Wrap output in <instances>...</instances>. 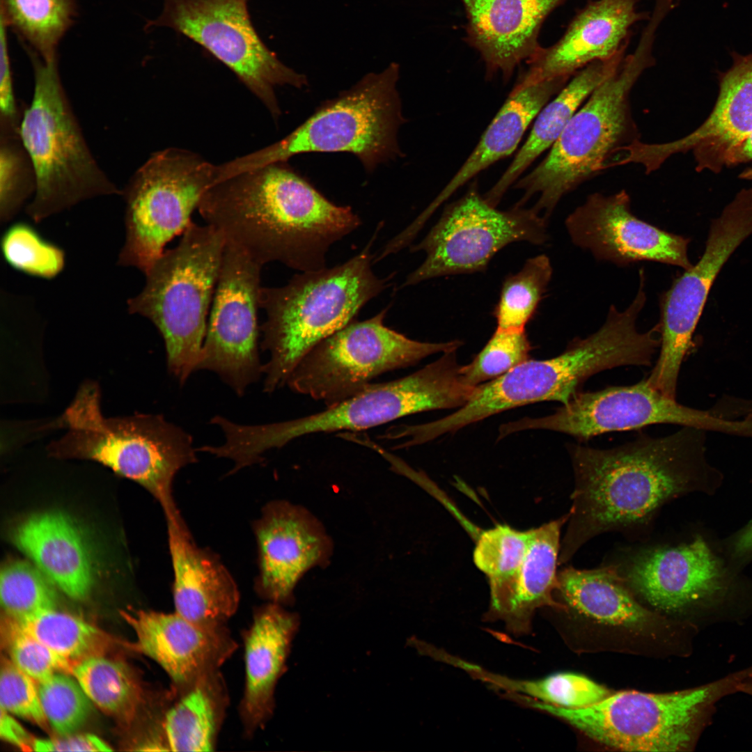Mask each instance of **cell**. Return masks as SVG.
<instances>
[{"mask_svg": "<svg viewBox=\"0 0 752 752\" xmlns=\"http://www.w3.org/2000/svg\"><path fill=\"white\" fill-rule=\"evenodd\" d=\"M706 432L682 427L665 437L643 435L611 448L570 446L572 504L558 563H567L604 533H645L661 508L675 499L715 494L723 475L707 460Z\"/></svg>", "mask_w": 752, "mask_h": 752, "instance_id": "6da1fadb", "label": "cell"}, {"mask_svg": "<svg viewBox=\"0 0 752 752\" xmlns=\"http://www.w3.org/2000/svg\"><path fill=\"white\" fill-rule=\"evenodd\" d=\"M226 242L264 265L279 262L301 272L326 267L329 247L361 224L284 162L214 182L197 208Z\"/></svg>", "mask_w": 752, "mask_h": 752, "instance_id": "7a4b0ae2", "label": "cell"}, {"mask_svg": "<svg viewBox=\"0 0 752 752\" xmlns=\"http://www.w3.org/2000/svg\"><path fill=\"white\" fill-rule=\"evenodd\" d=\"M662 22L658 15L650 17L633 52L590 95L545 158L514 184L523 191L517 205L538 195L532 208L547 219L564 196L611 168L623 148L641 140L630 96L641 76L656 64L654 44Z\"/></svg>", "mask_w": 752, "mask_h": 752, "instance_id": "3957f363", "label": "cell"}, {"mask_svg": "<svg viewBox=\"0 0 752 752\" xmlns=\"http://www.w3.org/2000/svg\"><path fill=\"white\" fill-rule=\"evenodd\" d=\"M373 239L357 255L331 268L295 275L280 287H263L261 347L269 353L263 365L264 391L287 384L305 355L354 320L360 309L389 286L391 276L371 268Z\"/></svg>", "mask_w": 752, "mask_h": 752, "instance_id": "277c9868", "label": "cell"}, {"mask_svg": "<svg viewBox=\"0 0 752 752\" xmlns=\"http://www.w3.org/2000/svg\"><path fill=\"white\" fill-rule=\"evenodd\" d=\"M93 382L79 388L58 419L66 430L50 443L56 457L88 459L148 490L164 512L176 508L172 485L177 473L197 461L191 436L161 414L106 417Z\"/></svg>", "mask_w": 752, "mask_h": 752, "instance_id": "5b68a950", "label": "cell"}, {"mask_svg": "<svg viewBox=\"0 0 752 752\" xmlns=\"http://www.w3.org/2000/svg\"><path fill=\"white\" fill-rule=\"evenodd\" d=\"M611 565L635 596L664 613L690 616L697 625L752 617V578L702 535L632 549Z\"/></svg>", "mask_w": 752, "mask_h": 752, "instance_id": "8992f818", "label": "cell"}, {"mask_svg": "<svg viewBox=\"0 0 752 752\" xmlns=\"http://www.w3.org/2000/svg\"><path fill=\"white\" fill-rule=\"evenodd\" d=\"M226 240L206 224L191 222L178 244L145 273L129 299L131 313L148 319L161 334L169 372L180 384L198 370Z\"/></svg>", "mask_w": 752, "mask_h": 752, "instance_id": "52a82bcc", "label": "cell"}, {"mask_svg": "<svg viewBox=\"0 0 752 752\" xmlns=\"http://www.w3.org/2000/svg\"><path fill=\"white\" fill-rule=\"evenodd\" d=\"M749 666L706 684L675 692L611 694L592 706L567 709L523 697L528 706L559 717L591 739L629 751H685L711 723L717 703L738 693Z\"/></svg>", "mask_w": 752, "mask_h": 752, "instance_id": "ba28073f", "label": "cell"}, {"mask_svg": "<svg viewBox=\"0 0 752 752\" xmlns=\"http://www.w3.org/2000/svg\"><path fill=\"white\" fill-rule=\"evenodd\" d=\"M24 47L34 76L33 98L19 128L36 178L27 214L38 222L83 201L122 194L89 149L62 84L58 59L46 62Z\"/></svg>", "mask_w": 752, "mask_h": 752, "instance_id": "9c48e42d", "label": "cell"}, {"mask_svg": "<svg viewBox=\"0 0 752 752\" xmlns=\"http://www.w3.org/2000/svg\"><path fill=\"white\" fill-rule=\"evenodd\" d=\"M399 65L369 73L352 88L324 102L279 141L226 163L229 174L285 162L306 152H350L372 171L401 155L397 141L405 121L396 89Z\"/></svg>", "mask_w": 752, "mask_h": 752, "instance_id": "30bf717a", "label": "cell"}, {"mask_svg": "<svg viewBox=\"0 0 752 752\" xmlns=\"http://www.w3.org/2000/svg\"><path fill=\"white\" fill-rule=\"evenodd\" d=\"M456 351L443 353L437 360L404 377L370 384L322 412L283 422L251 425L248 433L250 446L263 455L304 435L358 431L415 413L459 408L469 400L475 386L466 382Z\"/></svg>", "mask_w": 752, "mask_h": 752, "instance_id": "8fae6325", "label": "cell"}, {"mask_svg": "<svg viewBox=\"0 0 752 752\" xmlns=\"http://www.w3.org/2000/svg\"><path fill=\"white\" fill-rule=\"evenodd\" d=\"M214 166L179 148L155 152L122 191L126 203V238L118 263L144 274L182 234L200 200L217 177Z\"/></svg>", "mask_w": 752, "mask_h": 752, "instance_id": "7c38bea8", "label": "cell"}, {"mask_svg": "<svg viewBox=\"0 0 752 752\" xmlns=\"http://www.w3.org/2000/svg\"><path fill=\"white\" fill-rule=\"evenodd\" d=\"M388 308L363 321L354 320L315 345L290 375L288 386L330 406L358 393L381 374L434 354L457 350L462 344L410 339L384 324Z\"/></svg>", "mask_w": 752, "mask_h": 752, "instance_id": "4fadbf2b", "label": "cell"}, {"mask_svg": "<svg viewBox=\"0 0 752 752\" xmlns=\"http://www.w3.org/2000/svg\"><path fill=\"white\" fill-rule=\"evenodd\" d=\"M547 219L533 208L515 205L499 210L473 187L448 205L428 235L412 251H423L424 262L403 286L439 276L483 272L490 260L508 244L526 241L544 244Z\"/></svg>", "mask_w": 752, "mask_h": 752, "instance_id": "5bb4252c", "label": "cell"}, {"mask_svg": "<svg viewBox=\"0 0 752 752\" xmlns=\"http://www.w3.org/2000/svg\"><path fill=\"white\" fill-rule=\"evenodd\" d=\"M246 0H164L162 14L146 28H171L194 40L224 63L267 107L281 114L277 86L298 88L306 77L285 65L255 31Z\"/></svg>", "mask_w": 752, "mask_h": 752, "instance_id": "9a60e30c", "label": "cell"}, {"mask_svg": "<svg viewBox=\"0 0 752 752\" xmlns=\"http://www.w3.org/2000/svg\"><path fill=\"white\" fill-rule=\"evenodd\" d=\"M676 424L735 436L744 421L678 403L654 389L646 379L630 386L579 392L551 415L523 418L501 425L499 435L531 429L549 430L580 440L606 432L639 429L652 424Z\"/></svg>", "mask_w": 752, "mask_h": 752, "instance_id": "2e32d148", "label": "cell"}, {"mask_svg": "<svg viewBox=\"0 0 752 752\" xmlns=\"http://www.w3.org/2000/svg\"><path fill=\"white\" fill-rule=\"evenodd\" d=\"M263 266L226 241L198 367L217 373L238 395L263 373L258 318Z\"/></svg>", "mask_w": 752, "mask_h": 752, "instance_id": "e0dca14e", "label": "cell"}, {"mask_svg": "<svg viewBox=\"0 0 752 752\" xmlns=\"http://www.w3.org/2000/svg\"><path fill=\"white\" fill-rule=\"evenodd\" d=\"M752 234V208L731 202L711 224L703 254L678 278L660 299L659 354L647 378L666 396H675L682 361L692 346V336L711 287L723 265Z\"/></svg>", "mask_w": 752, "mask_h": 752, "instance_id": "ac0fdd59", "label": "cell"}, {"mask_svg": "<svg viewBox=\"0 0 752 752\" xmlns=\"http://www.w3.org/2000/svg\"><path fill=\"white\" fill-rule=\"evenodd\" d=\"M565 227L576 246L589 251L597 260L626 266L652 261L692 267L688 238L671 233L634 215L626 190L611 195L588 196L565 219Z\"/></svg>", "mask_w": 752, "mask_h": 752, "instance_id": "d6986e66", "label": "cell"}, {"mask_svg": "<svg viewBox=\"0 0 752 752\" xmlns=\"http://www.w3.org/2000/svg\"><path fill=\"white\" fill-rule=\"evenodd\" d=\"M752 132V55L735 56L723 75L716 104L706 120L677 140L649 143L638 141L627 148V164L641 165L648 174L672 155L692 150L696 169L719 172L728 166L735 149Z\"/></svg>", "mask_w": 752, "mask_h": 752, "instance_id": "ffe728a7", "label": "cell"}, {"mask_svg": "<svg viewBox=\"0 0 752 752\" xmlns=\"http://www.w3.org/2000/svg\"><path fill=\"white\" fill-rule=\"evenodd\" d=\"M253 530L259 566L256 590L269 602L290 604L302 577L328 563L331 540L311 513L284 501L268 503Z\"/></svg>", "mask_w": 752, "mask_h": 752, "instance_id": "44dd1931", "label": "cell"}, {"mask_svg": "<svg viewBox=\"0 0 752 752\" xmlns=\"http://www.w3.org/2000/svg\"><path fill=\"white\" fill-rule=\"evenodd\" d=\"M640 0H588L561 38L541 47L526 61L528 68L512 91L562 76H573L588 64L610 59L627 49L632 27L648 21L651 12L639 11Z\"/></svg>", "mask_w": 752, "mask_h": 752, "instance_id": "7402d4cb", "label": "cell"}, {"mask_svg": "<svg viewBox=\"0 0 752 752\" xmlns=\"http://www.w3.org/2000/svg\"><path fill=\"white\" fill-rule=\"evenodd\" d=\"M120 613L135 634L134 648L161 666L171 687L219 670L237 648L226 625L194 622L175 611L132 609Z\"/></svg>", "mask_w": 752, "mask_h": 752, "instance_id": "603a6c76", "label": "cell"}, {"mask_svg": "<svg viewBox=\"0 0 752 752\" xmlns=\"http://www.w3.org/2000/svg\"><path fill=\"white\" fill-rule=\"evenodd\" d=\"M568 1L461 0L467 19L465 40L481 56L487 77L501 73L508 81L542 47L538 36L544 22Z\"/></svg>", "mask_w": 752, "mask_h": 752, "instance_id": "cb8c5ba5", "label": "cell"}, {"mask_svg": "<svg viewBox=\"0 0 752 752\" xmlns=\"http://www.w3.org/2000/svg\"><path fill=\"white\" fill-rule=\"evenodd\" d=\"M166 518L175 611L194 622L226 625L240 602L234 579L216 555L194 543L179 512Z\"/></svg>", "mask_w": 752, "mask_h": 752, "instance_id": "d4e9b609", "label": "cell"}, {"mask_svg": "<svg viewBox=\"0 0 752 752\" xmlns=\"http://www.w3.org/2000/svg\"><path fill=\"white\" fill-rule=\"evenodd\" d=\"M299 624L297 614L268 602L255 609L242 634L245 680L239 713L246 737L263 728L272 716L275 688L286 668Z\"/></svg>", "mask_w": 752, "mask_h": 752, "instance_id": "484cf974", "label": "cell"}, {"mask_svg": "<svg viewBox=\"0 0 752 752\" xmlns=\"http://www.w3.org/2000/svg\"><path fill=\"white\" fill-rule=\"evenodd\" d=\"M569 512L556 519L529 529L527 549L514 574L505 581L489 586V620H501L517 635L528 634L535 611L543 606L566 610L554 594L558 586L557 565L561 550V531Z\"/></svg>", "mask_w": 752, "mask_h": 752, "instance_id": "4316f807", "label": "cell"}, {"mask_svg": "<svg viewBox=\"0 0 752 752\" xmlns=\"http://www.w3.org/2000/svg\"><path fill=\"white\" fill-rule=\"evenodd\" d=\"M15 545L51 582L70 598L82 601L92 591L91 556L83 534L67 515H32L15 528Z\"/></svg>", "mask_w": 752, "mask_h": 752, "instance_id": "83f0119b", "label": "cell"}, {"mask_svg": "<svg viewBox=\"0 0 752 752\" xmlns=\"http://www.w3.org/2000/svg\"><path fill=\"white\" fill-rule=\"evenodd\" d=\"M571 77H558L512 91L469 157L434 200L414 221L415 226L422 228L438 207L460 187L489 166L512 154L540 111Z\"/></svg>", "mask_w": 752, "mask_h": 752, "instance_id": "f1b7e54d", "label": "cell"}, {"mask_svg": "<svg viewBox=\"0 0 752 752\" xmlns=\"http://www.w3.org/2000/svg\"><path fill=\"white\" fill-rule=\"evenodd\" d=\"M626 49L614 57L596 61L577 71L540 111L530 134L498 181L484 195L496 206L507 190L544 151L556 141L566 125L593 91L622 63Z\"/></svg>", "mask_w": 752, "mask_h": 752, "instance_id": "f546056e", "label": "cell"}, {"mask_svg": "<svg viewBox=\"0 0 752 752\" xmlns=\"http://www.w3.org/2000/svg\"><path fill=\"white\" fill-rule=\"evenodd\" d=\"M228 704V689L219 670L185 686L171 687L163 717L169 751H214Z\"/></svg>", "mask_w": 752, "mask_h": 752, "instance_id": "4dcf8cb0", "label": "cell"}, {"mask_svg": "<svg viewBox=\"0 0 752 752\" xmlns=\"http://www.w3.org/2000/svg\"><path fill=\"white\" fill-rule=\"evenodd\" d=\"M556 592L566 609L602 624L635 627L653 618L611 564L588 570L565 567L558 572Z\"/></svg>", "mask_w": 752, "mask_h": 752, "instance_id": "1f68e13d", "label": "cell"}, {"mask_svg": "<svg viewBox=\"0 0 752 752\" xmlns=\"http://www.w3.org/2000/svg\"><path fill=\"white\" fill-rule=\"evenodd\" d=\"M76 0H1L0 19L46 61L57 58V47L77 16Z\"/></svg>", "mask_w": 752, "mask_h": 752, "instance_id": "d6a6232c", "label": "cell"}, {"mask_svg": "<svg viewBox=\"0 0 752 752\" xmlns=\"http://www.w3.org/2000/svg\"><path fill=\"white\" fill-rule=\"evenodd\" d=\"M72 675L93 703L113 716L132 719L143 703L139 680L122 661L93 656L75 664Z\"/></svg>", "mask_w": 752, "mask_h": 752, "instance_id": "836d02e7", "label": "cell"}, {"mask_svg": "<svg viewBox=\"0 0 752 752\" xmlns=\"http://www.w3.org/2000/svg\"><path fill=\"white\" fill-rule=\"evenodd\" d=\"M15 621L54 652L74 665L93 656L104 655L111 641L109 636L98 627L56 609L44 610Z\"/></svg>", "mask_w": 752, "mask_h": 752, "instance_id": "e575fe53", "label": "cell"}, {"mask_svg": "<svg viewBox=\"0 0 752 752\" xmlns=\"http://www.w3.org/2000/svg\"><path fill=\"white\" fill-rule=\"evenodd\" d=\"M483 680L506 694L567 709H581L600 703L611 693L586 676L560 673L537 680H519L487 671Z\"/></svg>", "mask_w": 752, "mask_h": 752, "instance_id": "d590c367", "label": "cell"}, {"mask_svg": "<svg viewBox=\"0 0 752 752\" xmlns=\"http://www.w3.org/2000/svg\"><path fill=\"white\" fill-rule=\"evenodd\" d=\"M551 276L549 258L542 254L529 258L519 272L506 277L493 311L496 328L524 330L535 314Z\"/></svg>", "mask_w": 752, "mask_h": 752, "instance_id": "8d00e7d4", "label": "cell"}, {"mask_svg": "<svg viewBox=\"0 0 752 752\" xmlns=\"http://www.w3.org/2000/svg\"><path fill=\"white\" fill-rule=\"evenodd\" d=\"M54 585L33 563L12 560L1 570V606L5 616L19 620L38 612L56 609Z\"/></svg>", "mask_w": 752, "mask_h": 752, "instance_id": "74e56055", "label": "cell"}, {"mask_svg": "<svg viewBox=\"0 0 752 752\" xmlns=\"http://www.w3.org/2000/svg\"><path fill=\"white\" fill-rule=\"evenodd\" d=\"M36 178L19 131L0 130V219L10 220L31 194Z\"/></svg>", "mask_w": 752, "mask_h": 752, "instance_id": "f35d334b", "label": "cell"}, {"mask_svg": "<svg viewBox=\"0 0 752 752\" xmlns=\"http://www.w3.org/2000/svg\"><path fill=\"white\" fill-rule=\"evenodd\" d=\"M1 246L7 263L29 275L50 279L63 269V251L43 239L29 224L17 223L10 226L2 237Z\"/></svg>", "mask_w": 752, "mask_h": 752, "instance_id": "ab89813d", "label": "cell"}, {"mask_svg": "<svg viewBox=\"0 0 752 752\" xmlns=\"http://www.w3.org/2000/svg\"><path fill=\"white\" fill-rule=\"evenodd\" d=\"M528 538L529 530L519 531L506 524L479 533L473 561L488 578L489 586L501 583L515 573L525 555Z\"/></svg>", "mask_w": 752, "mask_h": 752, "instance_id": "60d3db41", "label": "cell"}, {"mask_svg": "<svg viewBox=\"0 0 752 752\" xmlns=\"http://www.w3.org/2000/svg\"><path fill=\"white\" fill-rule=\"evenodd\" d=\"M57 673L37 683L47 721L61 736L75 733L88 719L91 700L77 680Z\"/></svg>", "mask_w": 752, "mask_h": 752, "instance_id": "b9f144b4", "label": "cell"}, {"mask_svg": "<svg viewBox=\"0 0 752 752\" xmlns=\"http://www.w3.org/2000/svg\"><path fill=\"white\" fill-rule=\"evenodd\" d=\"M531 349L524 330L496 328L473 361L461 370L472 386L494 379L528 359Z\"/></svg>", "mask_w": 752, "mask_h": 752, "instance_id": "7bdbcfd3", "label": "cell"}, {"mask_svg": "<svg viewBox=\"0 0 752 752\" xmlns=\"http://www.w3.org/2000/svg\"><path fill=\"white\" fill-rule=\"evenodd\" d=\"M1 637L8 659L37 683L57 673L72 675V663L54 652L6 616L2 618Z\"/></svg>", "mask_w": 752, "mask_h": 752, "instance_id": "ee69618b", "label": "cell"}, {"mask_svg": "<svg viewBox=\"0 0 752 752\" xmlns=\"http://www.w3.org/2000/svg\"><path fill=\"white\" fill-rule=\"evenodd\" d=\"M8 658L2 657L0 675V707L11 714L45 726L38 684Z\"/></svg>", "mask_w": 752, "mask_h": 752, "instance_id": "f6af8a7d", "label": "cell"}, {"mask_svg": "<svg viewBox=\"0 0 752 752\" xmlns=\"http://www.w3.org/2000/svg\"><path fill=\"white\" fill-rule=\"evenodd\" d=\"M6 23L0 19V125L18 127L21 115L15 97Z\"/></svg>", "mask_w": 752, "mask_h": 752, "instance_id": "bcb514c9", "label": "cell"}, {"mask_svg": "<svg viewBox=\"0 0 752 752\" xmlns=\"http://www.w3.org/2000/svg\"><path fill=\"white\" fill-rule=\"evenodd\" d=\"M35 751H111L110 746L92 734L62 735L49 739H34Z\"/></svg>", "mask_w": 752, "mask_h": 752, "instance_id": "7dc6e473", "label": "cell"}, {"mask_svg": "<svg viewBox=\"0 0 752 752\" xmlns=\"http://www.w3.org/2000/svg\"><path fill=\"white\" fill-rule=\"evenodd\" d=\"M716 545L730 565L743 570L752 561V519Z\"/></svg>", "mask_w": 752, "mask_h": 752, "instance_id": "c3c4849f", "label": "cell"}, {"mask_svg": "<svg viewBox=\"0 0 752 752\" xmlns=\"http://www.w3.org/2000/svg\"><path fill=\"white\" fill-rule=\"evenodd\" d=\"M0 737L23 751H33L34 739L11 714L0 707Z\"/></svg>", "mask_w": 752, "mask_h": 752, "instance_id": "681fc988", "label": "cell"}, {"mask_svg": "<svg viewBox=\"0 0 752 752\" xmlns=\"http://www.w3.org/2000/svg\"><path fill=\"white\" fill-rule=\"evenodd\" d=\"M752 162V132L747 135L733 151L729 165Z\"/></svg>", "mask_w": 752, "mask_h": 752, "instance_id": "f907efd6", "label": "cell"}, {"mask_svg": "<svg viewBox=\"0 0 752 752\" xmlns=\"http://www.w3.org/2000/svg\"><path fill=\"white\" fill-rule=\"evenodd\" d=\"M737 689L738 692L752 697V673L740 682Z\"/></svg>", "mask_w": 752, "mask_h": 752, "instance_id": "816d5d0a", "label": "cell"}, {"mask_svg": "<svg viewBox=\"0 0 752 752\" xmlns=\"http://www.w3.org/2000/svg\"><path fill=\"white\" fill-rule=\"evenodd\" d=\"M740 177L744 179L752 180V169H747L742 172Z\"/></svg>", "mask_w": 752, "mask_h": 752, "instance_id": "f5cc1de1", "label": "cell"}]
</instances>
